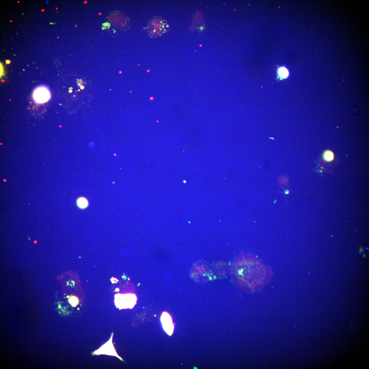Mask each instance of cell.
I'll use <instances>...</instances> for the list:
<instances>
[{
	"label": "cell",
	"mask_w": 369,
	"mask_h": 369,
	"mask_svg": "<svg viewBox=\"0 0 369 369\" xmlns=\"http://www.w3.org/2000/svg\"><path fill=\"white\" fill-rule=\"evenodd\" d=\"M271 270L258 258L241 257L237 262L235 274L239 284L252 290L262 287L271 275Z\"/></svg>",
	"instance_id": "6da1fadb"
},
{
	"label": "cell",
	"mask_w": 369,
	"mask_h": 369,
	"mask_svg": "<svg viewBox=\"0 0 369 369\" xmlns=\"http://www.w3.org/2000/svg\"><path fill=\"white\" fill-rule=\"evenodd\" d=\"M167 21L161 17L155 16L150 20L146 29L147 35L152 38L160 36L169 30Z\"/></svg>",
	"instance_id": "7a4b0ae2"
},
{
	"label": "cell",
	"mask_w": 369,
	"mask_h": 369,
	"mask_svg": "<svg viewBox=\"0 0 369 369\" xmlns=\"http://www.w3.org/2000/svg\"><path fill=\"white\" fill-rule=\"evenodd\" d=\"M137 300L136 295L133 294H118L115 295L116 304L120 309L133 308Z\"/></svg>",
	"instance_id": "3957f363"
},
{
	"label": "cell",
	"mask_w": 369,
	"mask_h": 369,
	"mask_svg": "<svg viewBox=\"0 0 369 369\" xmlns=\"http://www.w3.org/2000/svg\"><path fill=\"white\" fill-rule=\"evenodd\" d=\"M51 92L48 87L45 85L38 86L33 93V99L35 103L41 104L46 103L51 99Z\"/></svg>",
	"instance_id": "277c9868"
},
{
	"label": "cell",
	"mask_w": 369,
	"mask_h": 369,
	"mask_svg": "<svg viewBox=\"0 0 369 369\" xmlns=\"http://www.w3.org/2000/svg\"><path fill=\"white\" fill-rule=\"evenodd\" d=\"M161 320L164 330L169 335H171L173 332L174 326L170 314L164 312L162 315Z\"/></svg>",
	"instance_id": "5b68a950"
},
{
	"label": "cell",
	"mask_w": 369,
	"mask_h": 369,
	"mask_svg": "<svg viewBox=\"0 0 369 369\" xmlns=\"http://www.w3.org/2000/svg\"><path fill=\"white\" fill-rule=\"evenodd\" d=\"M277 72L278 78L280 80L286 79L289 76L288 70L284 67L279 68Z\"/></svg>",
	"instance_id": "8992f818"
},
{
	"label": "cell",
	"mask_w": 369,
	"mask_h": 369,
	"mask_svg": "<svg viewBox=\"0 0 369 369\" xmlns=\"http://www.w3.org/2000/svg\"><path fill=\"white\" fill-rule=\"evenodd\" d=\"M323 158L325 161L330 162L334 160V155L333 152L330 150H326L323 155Z\"/></svg>",
	"instance_id": "52a82bcc"
},
{
	"label": "cell",
	"mask_w": 369,
	"mask_h": 369,
	"mask_svg": "<svg viewBox=\"0 0 369 369\" xmlns=\"http://www.w3.org/2000/svg\"><path fill=\"white\" fill-rule=\"evenodd\" d=\"M77 204L79 208H83L87 207L88 202L85 198H81L77 200Z\"/></svg>",
	"instance_id": "ba28073f"
},
{
	"label": "cell",
	"mask_w": 369,
	"mask_h": 369,
	"mask_svg": "<svg viewBox=\"0 0 369 369\" xmlns=\"http://www.w3.org/2000/svg\"><path fill=\"white\" fill-rule=\"evenodd\" d=\"M69 302L72 306L73 307H75L78 304L79 300H78L77 298L75 296H72L70 297L69 300Z\"/></svg>",
	"instance_id": "9c48e42d"
},
{
	"label": "cell",
	"mask_w": 369,
	"mask_h": 369,
	"mask_svg": "<svg viewBox=\"0 0 369 369\" xmlns=\"http://www.w3.org/2000/svg\"><path fill=\"white\" fill-rule=\"evenodd\" d=\"M204 27L202 26V27H200L199 30L201 31H202L204 29Z\"/></svg>",
	"instance_id": "30bf717a"
},
{
	"label": "cell",
	"mask_w": 369,
	"mask_h": 369,
	"mask_svg": "<svg viewBox=\"0 0 369 369\" xmlns=\"http://www.w3.org/2000/svg\"><path fill=\"white\" fill-rule=\"evenodd\" d=\"M81 89H83L85 88V87H84V86H81Z\"/></svg>",
	"instance_id": "8fae6325"
},
{
	"label": "cell",
	"mask_w": 369,
	"mask_h": 369,
	"mask_svg": "<svg viewBox=\"0 0 369 369\" xmlns=\"http://www.w3.org/2000/svg\"><path fill=\"white\" fill-rule=\"evenodd\" d=\"M285 192V193H286V194H288V193H289V191H288V190H286V191Z\"/></svg>",
	"instance_id": "7c38bea8"
},
{
	"label": "cell",
	"mask_w": 369,
	"mask_h": 369,
	"mask_svg": "<svg viewBox=\"0 0 369 369\" xmlns=\"http://www.w3.org/2000/svg\"><path fill=\"white\" fill-rule=\"evenodd\" d=\"M101 15V13H99V15Z\"/></svg>",
	"instance_id": "4fadbf2b"
}]
</instances>
